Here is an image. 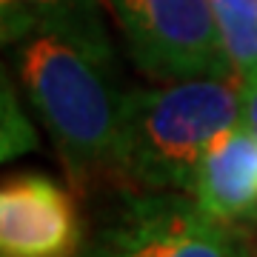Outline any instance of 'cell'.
I'll use <instances>...</instances> for the list:
<instances>
[{
	"instance_id": "obj_1",
	"label": "cell",
	"mask_w": 257,
	"mask_h": 257,
	"mask_svg": "<svg viewBox=\"0 0 257 257\" xmlns=\"http://www.w3.org/2000/svg\"><path fill=\"white\" fill-rule=\"evenodd\" d=\"M18 74L55 140L77 194L123 192L120 109L114 63L55 32L32 35L18 49Z\"/></svg>"
},
{
	"instance_id": "obj_2",
	"label": "cell",
	"mask_w": 257,
	"mask_h": 257,
	"mask_svg": "<svg viewBox=\"0 0 257 257\" xmlns=\"http://www.w3.org/2000/svg\"><path fill=\"white\" fill-rule=\"evenodd\" d=\"M243 74L180 80L157 92L123 94V192H192L203 155L243 111Z\"/></svg>"
},
{
	"instance_id": "obj_3",
	"label": "cell",
	"mask_w": 257,
	"mask_h": 257,
	"mask_svg": "<svg viewBox=\"0 0 257 257\" xmlns=\"http://www.w3.org/2000/svg\"><path fill=\"white\" fill-rule=\"evenodd\" d=\"M83 257H257L251 234L172 192H117Z\"/></svg>"
},
{
	"instance_id": "obj_4",
	"label": "cell",
	"mask_w": 257,
	"mask_h": 257,
	"mask_svg": "<svg viewBox=\"0 0 257 257\" xmlns=\"http://www.w3.org/2000/svg\"><path fill=\"white\" fill-rule=\"evenodd\" d=\"M106 6L149 77L180 83L237 74L211 0H106Z\"/></svg>"
},
{
	"instance_id": "obj_5",
	"label": "cell",
	"mask_w": 257,
	"mask_h": 257,
	"mask_svg": "<svg viewBox=\"0 0 257 257\" xmlns=\"http://www.w3.org/2000/svg\"><path fill=\"white\" fill-rule=\"evenodd\" d=\"M3 257H77L83 223L66 189L46 175H12L0 189Z\"/></svg>"
},
{
	"instance_id": "obj_6",
	"label": "cell",
	"mask_w": 257,
	"mask_h": 257,
	"mask_svg": "<svg viewBox=\"0 0 257 257\" xmlns=\"http://www.w3.org/2000/svg\"><path fill=\"white\" fill-rule=\"evenodd\" d=\"M246 126H229L206 149L194 200L211 217L240 226L257 217V143Z\"/></svg>"
},
{
	"instance_id": "obj_7",
	"label": "cell",
	"mask_w": 257,
	"mask_h": 257,
	"mask_svg": "<svg viewBox=\"0 0 257 257\" xmlns=\"http://www.w3.org/2000/svg\"><path fill=\"white\" fill-rule=\"evenodd\" d=\"M3 40L18 43L32 35L55 32L100 57H111L100 18V0H0Z\"/></svg>"
},
{
	"instance_id": "obj_8",
	"label": "cell",
	"mask_w": 257,
	"mask_h": 257,
	"mask_svg": "<svg viewBox=\"0 0 257 257\" xmlns=\"http://www.w3.org/2000/svg\"><path fill=\"white\" fill-rule=\"evenodd\" d=\"M35 146V128L20 114L15 97L9 94V83L3 80V160L29 152Z\"/></svg>"
},
{
	"instance_id": "obj_9",
	"label": "cell",
	"mask_w": 257,
	"mask_h": 257,
	"mask_svg": "<svg viewBox=\"0 0 257 257\" xmlns=\"http://www.w3.org/2000/svg\"><path fill=\"white\" fill-rule=\"evenodd\" d=\"M240 117H243L248 132L257 138V77L246 80V86H243V111H240Z\"/></svg>"
},
{
	"instance_id": "obj_10",
	"label": "cell",
	"mask_w": 257,
	"mask_h": 257,
	"mask_svg": "<svg viewBox=\"0 0 257 257\" xmlns=\"http://www.w3.org/2000/svg\"><path fill=\"white\" fill-rule=\"evenodd\" d=\"M214 9H229V12H240V15H251L257 18V0H211Z\"/></svg>"
}]
</instances>
